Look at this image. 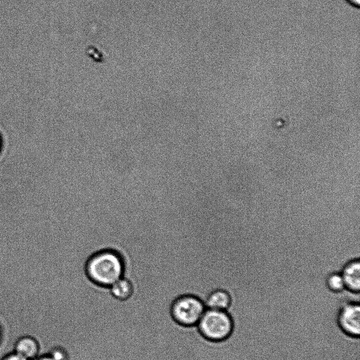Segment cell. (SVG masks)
Segmentation results:
<instances>
[{
    "label": "cell",
    "instance_id": "6da1fadb",
    "mask_svg": "<svg viewBox=\"0 0 360 360\" xmlns=\"http://www.w3.org/2000/svg\"><path fill=\"white\" fill-rule=\"evenodd\" d=\"M88 277L97 285L110 287L123 277L124 264L115 250H103L93 254L86 263Z\"/></svg>",
    "mask_w": 360,
    "mask_h": 360
},
{
    "label": "cell",
    "instance_id": "7a4b0ae2",
    "mask_svg": "<svg viewBox=\"0 0 360 360\" xmlns=\"http://www.w3.org/2000/svg\"><path fill=\"white\" fill-rule=\"evenodd\" d=\"M197 326L205 338L218 342L231 335L233 323L226 311L206 309Z\"/></svg>",
    "mask_w": 360,
    "mask_h": 360
},
{
    "label": "cell",
    "instance_id": "3957f363",
    "mask_svg": "<svg viewBox=\"0 0 360 360\" xmlns=\"http://www.w3.org/2000/svg\"><path fill=\"white\" fill-rule=\"evenodd\" d=\"M206 307L198 297L186 295L174 300L172 306L174 319L183 326L197 325Z\"/></svg>",
    "mask_w": 360,
    "mask_h": 360
},
{
    "label": "cell",
    "instance_id": "277c9868",
    "mask_svg": "<svg viewBox=\"0 0 360 360\" xmlns=\"http://www.w3.org/2000/svg\"><path fill=\"white\" fill-rule=\"evenodd\" d=\"M340 329L352 337L360 336V301H350L340 308L337 317Z\"/></svg>",
    "mask_w": 360,
    "mask_h": 360
},
{
    "label": "cell",
    "instance_id": "5b68a950",
    "mask_svg": "<svg viewBox=\"0 0 360 360\" xmlns=\"http://www.w3.org/2000/svg\"><path fill=\"white\" fill-rule=\"evenodd\" d=\"M345 289L355 293H360V262L354 259L344 264L340 271Z\"/></svg>",
    "mask_w": 360,
    "mask_h": 360
},
{
    "label": "cell",
    "instance_id": "8992f818",
    "mask_svg": "<svg viewBox=\"0 0 360 360\" xmlns=\"http://www.w3.org/2000/svg\"><path fill=\"white\" fill-rule=\"evenodd\" d=\"M13 351L28 360H33L40 354L41 345L34 336L23 335L15 341Z\"/></svg>",
    "mask_w": 360,
    "mask_h": 360
},
{
    "label": "cell",
    "instance_id": "52a82bcc",
    "mask_svg": "<svg viewBox=\"0 0 360 360\" xmlns=\"http://www.w3.org/2000/svg\"><path fill=\"white\" fill-rule=\"evenodd\" d=\"M231 299L229 293L223 289H216L207 296L205 306L206 309L227 311Z\"/></svg>",
    "mask_w": 360,
    "mask_h": 360
},
{
    "label": "cell",
    "instance_id": "ba28073f",
    "mask_svg": "<svg viewBox=\"0 0 360 360\" xmlns=\"http://www.w3.org/2000/svg\"><path fill=\"white\" fill-rule=\"evenodd\" d=\"M109 288L112 295L120 300H127L133 294L132 284L124 277L117 280Z\"/></svg>",
    "mask_w": 360,
    "mask_h": 360
},
{
    "label": "cell",
    "instance_id": "9c48e42d",
    "mask_svg": "<svg viewBox=\"0 0 360 360\" xmlns=\"http://www.w3.org/2000/svg\"><path fill=\"white\" fill-rule=\"evenodd\" d=\"M325 284L328 290L339 293L346 290L342 277L340 271H333L325 278Z\"/></svg>",
    "mask_w": 360,
    "mask_h": 360
},
{
    "label": "cell",
    "instance_id": "30bf717a",
    "mask_svg": "<svg viewBox=\"0 0 360 360\" xmlns=\"http://www.w3.org/2000/svg\"><path fill=\"white\" fill-rule=\"evenodd\" d=\"M0 360H28L27 359L22 356L21 355L17 354L14 351L8 352L4 355Z\"/></svg>",
    "mask_w": 360,
    "mask_h": 360
},
{
    "label": "cell",
    "instance_id": "8fae6325",
    "mask_svg": "<svg viewBox=\"0 0 360 360\" xmlns=\"http://www.w3.org/2000/svg\"><path fill=\"white\" fill-rule=\"evenodd\" d=\"M33 360H58L54 356H53L49 352L44 353V354H39L37 357H36Z\"/></svg>",
    "mask_w": 360,
    "mask_h": 360
},
{
    "label": "cell",
    "instance_id": "7c38bea8",
    "mask_svg": "<svg viewBox=\"0 0 360 360\" xmlns=\"http://www.w3.org/2000/svg\"><path fill=\"white\" fill-rule=\"evenodd\" d=\"M351 5L354 7L359 8L360 0H347Z\"/></svg>",
    "mask_w": 360,
    "mask_h": 360
},
{
    "label": "cell",
    "instance_id": "4fadbf2b",
    "mask_svg": "<svg viewBox=\"0 0 360 360\" xmlns=\"http://www.w3.org/2000/svg\"><path fill=\"white\" fill-rule=\"evenodd\" d=\"M1 148H2V138L0 135V153L1 151Z\"/></svg>",
    "mask_w": 360,
    "mask_h": 360
},
{
    "label": "cell",
    "instance_id": "5bb4252c",
    "mask_svg": "<svg viewBox=\"0 0 360 360\" xmlns=\"http://www.w3.org/2000/svg\"><path fill=\"white\" fill-rule=\"evenodd\" d=\"M1 338H2V330H1V326H0V342L1 341Z\"/></svg>",
    "mask_w": 360,
    "mask_h": 360
}]
</instances>
